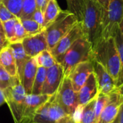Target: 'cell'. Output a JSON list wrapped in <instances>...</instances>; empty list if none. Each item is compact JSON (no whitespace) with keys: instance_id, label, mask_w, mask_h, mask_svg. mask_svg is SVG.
Returning a JSON list of instances; mask_svg holds the SVG:
<instances>
[{"instance_id":"obj_30","label":"cell","mask_w":123,"mask_h":123,"mask_svg":"<svg viewBox=\"0 0 123 123\" xmlns=\"http://www.w3.org/2000/svg\"><path fill=\"white\" fill-rule=\"evenodd\" d=\"M19 80V76H11L1 66H0V89L4 90L7 87L12 86ZM20 81V80H19Z\"/></svg>"},{"instance_id":"obj_8","label":"cell","mask_w":123,"mask_h":123,"mask_svg":"<svg viewBox=\"0 0 123 123\" xmlns=\"http://www.w3.org/2000/svg\"><path fill=\"white\" fill-rule=\"evenodd\" d=\"M55 94L35 112L31 123H55L67 114L55 100Z\"/></svg>"},{"instance_id":"obj_26","label":"cell","mask_w":123,"mask_h":123,"mask_svg":"<svg viewBox=\"0 0 123 123\" xmlns=\"http://www.w3.org/2000/svg\"><path fill=\"white\" fill-rule=\"evenodd\" d=\"M19 20L29 36L39 33L44 30L42 25L32 19H19Z\"/></svg>"},{"instance_id":"obj_18","label":"cell","mask_w":123,"mask_h":123,"mask_svg":"<svg viewBox=\"0 0 123 123\" xmlns=\"http://www.w3.org/2000/svg\"><path fill=\"white\" fill-rule=\"evenodd\" d=\"M0 66L12 77L19 76L11 47L9 45L0 50Z\"/></svg>"},{"instance_id":"obj_17","label":"cell","mask_w":123,"mask_h":123,"mask_svg":"<svg viewBox=\"0 0 123 123\" xmlns=\"http://www.w3.org/2000/svg\"><path fill=\"white\" fill-rule=\"evenodd\" d=\"M37 68L38 66L35 58H30L27 61L24 67L22 75L20 79V82L23 86L27 95L32 93V86L37 74Z\"/></svg>"},{"instance_id":"obj_6","label":"cell","mask_w":123,"mask_h":123,"mask_svg":"<svg viewBox=\"0 0 123 123\" xmlns=\"http://www.w3.org/2000/svg\"><path fill=\"white\" fill-rule=\"evenodd\" d=\"M55 98L67 115H72L75 117L79 107L78 92L74 90L72 83L68 76L63 77L55 93Z\"/></svg>"},{"instance_id":"obj_28","label":"cell","mask_w":123,"mask_h":123,"mask_svg":"<svg viewBox=\"0 0 123 123\" xmlns=\"http://www.w3.org/2000/svg\"><path fill=\"white\" fill-rule=\"evenodd\" d=\"M37 9L35 0H23L22 10L19 19H32Z\"/></svg>"},{"instance_id":"obj_13","label":"cell","mask_w":123,"mask_h":123,"mask_svg":"<svg viewBox=\"0 0 123 123\" xmlns=\"http://www.w3.org/2000/svg\"><path fill=\"white\" fill-rule=\"evenodd\" d=\"M51 96L47 94H27L25 98L22 119L20 123H31L36 111L45 103Z\"/></svg>"},{"instance_id":"obj_37","label":"cell","mask_w":123,"mask_h":123,"mask_svg":"<svg viewBox=\"0 0 123 123\" xmlns=\"http://www.w3.org/2000/svg\"><path fill=\"white\" fill-rule=\"evenodd\" d=\"M9 45V43L8 40L6 39L5 35L4 33L0 32V50Z\"/></svg>"},{"instance_id":"obj_32","label":"cell","mask_w":123,"mask_h":123,"mask_svg":"<svg viewBox=\"0 0 123 123\" xmlns=\"http://www.w3.org/2000/svg\"><path fill=\"white\" fill-rule=\"evenodd\" d=\"M17 17L11 19L9 20H7L6 22H2L3 23V27H4V35L8 40L9 43V40L14 37V26L15 23L17 20Z\"/></svg>"},{"instance_id":"obj_24","label":"cell","mask_w":123,"mask_h":123,"mask_svg":"<svg viewBox=\"0 0 123 123\" xmlns=\"http://www.w3.org/2000/svg\"><path fill=\"white\" fill-rule=\"evenodd\" d=\"M46 71H47L46 68L38 66L31 94H36V95L42 94V90L46 76Z\"/></svg>"},{"instance_id":"obj_29","label":"cell","mask_w":123,"mask_h":123,"mask_svg":"<svg viewBox=\"0 0 123 123\" xmlns=\"http://www.w3.org/2000/svg\"><path fill=\"white\" fill-rule=\"evenodd\" d=\"M29 35L25 31L24 27L22 26L19 19L18 18L14 26V37L9 40V44L11 43H22V41Z\"/></svg>"},{"instance_id":"obj_12","label":"cell","mask_w":123,"mask_h":123,"mask_svg":"<svg viewBox=\"0 0 123 123\" xmlns=\"http://www.w3.org/2000/svg\"><path fill=\"white\" fill-rule=\"evenodd\" d=\"M22 44L26 54L30 58L35 57L43 50H49L45 30L25 37L22 41Z\"/></svg>"},{"instance_id":"obj_4","label":"cell","mask_w":123,"mask_h":123,"mask_svg":"<svg viewBox=\"0 0 123 123\" xmlns=\"http://www.w3.org/2000/svg\"><path fill=\"white\" fill-rule=\"evenodd\" d=\"M78 22L79 20L77 17L68 10L60 12L57 18L45 30L50 51Z\"/></svg>"},{"instance_id":"obj_41","label":"cell","mask_w":123,"mask_h":123,"mask_svg":"<svg viewBox=\"0 0 123 123\" xmlns=\"http://www.w3.org/2000/svg\"><path fill=\"white\" fill-rule=\"evenodd\" d=\"M119 30H120V35L122 36V37L123 38V18L122 19L120 25H119Z\"/></svg>"},{"instance_id":"obj_20","label":"cell","mask_w":123,"mask_h":123,"mask_svg":"<svg viewBox=\"0 0 123 123\" xmlns=\"http://www.w3.org/2000/svg\"><path fill=\"white\" fill-rule=\"evenodd\" d=\"M97 98V97H96ZM96 98L82 107H79L77 112H79L78 123H97L95 112Z\"/></svg>"},{"instance_id":"obj_31","label":"cell","mask_w":123,"mask_h":123,"mask_svg":"<svg viewBox=\"0 0 123 123\" xmlns=\"http://www.w3.org/2000/svg\"><path fill=\"white\" fill-rule=\"evenodd\" d=\"M109 100H110L109 94H103L99 92L96 98V105H95V112H96V117L97 121L99 120L101 112L106 107V105L108 104Z\"/></svg>"},{"instance_id":"obj_16","label":"cell","mask_w":123,"mask_h":123,"mask_svg":"<svg viewBox=\"0 0 123 123\" xmlns=\"http://www.w3.org/2000/svg\"><path fill=\"white\" fill-rule=\"evenodd\" d=\"M99 94L98 86L94 73L91 74L84 84L78 92L79 107H82L95 99Z\"/></svg>"},{"instance_id":"obj_19","label":"cell","mask_w":123,"mask_h":123,"mask_svg":"<svg viewBox=\"0 0 123 123\" xmlns=\"http://www.w3.org/2000/svg\"><path fill=\"white\" fill-rule=\"evenodd\" d=\"M9 46L12 48L13 55L15 60L17 68V74L19 78V80L22 75V71L24 69V67L27 63V61L30 58V56H28L22 46V43H11L9 44Z\"/></svg>"},{"instance_id":"obj_23","label":"cell","mask_w":123,"mask_h":123,"mask_svg":"<svg viewBox=\"0 0 123 123\" xmlns=\"http://www.w3.org/2000/svg\"><path fill=\"white\" fill-rule=\"evenodd\" d=\"M34 58L38 66L45 68L46 69L52 67L57 63L55 58L53 57L50 51L48 50H45L40 52Z\"/></svg>"},{"instance_id":"obj_42","label":"cell","mask_w":123,"mask_h":123,"mask_svg":"<svg viewBox=\"0 0 123 123\" xmlns=\"http://www.w3.org/2000/svg\"><path fill=\"white\" fill-rule=\"evenodd\" d=\"M0 32L4 33V27H3V23L0 20Z\"/></svg>"},{"instance_id":"obj_5","label":"cell","mask_w":123,"mask_h":123,"mask_svg":"<svg viewBox=\"0 0 123 123\" xmlns=\"http://www.w3.org/2000/svg\"><path fill=\"white\" fill-rule=\"evenodd\" d=\"M5 102L12 115L14 123H20L22 119L23 108L27 94L20 81L3 90Z\"/></svg>"},{"instance_id":"obj_21","label":"cell","mask_w":123,"mask_h":123,"mask_svg":"<svg viewBox=\"0 0 123 123\" xmlns=\"http://www.w3.org/2000/svg\"><path fill=\"white\" fill-rule=\"evenodd\" d=\"M61 11L62 9L60 8L56 0H49L47 7L44 12V30H45L57 18Z\"/></svg>"},{"instance_id":"obj_39","label":"cell","mask_w":123,"mask_h":123,"mask_svg":"<svg viewBox=\"0 0 123 123\" xmlns=\"http://www.w3.org/2000/svg\"><path fill=\"white\" fill-rule=\"evenodd\" d=\"M103 8H105V9H107L108 7V5L110 4V0H96Z\"/></svg>"},{"instance_id":"obj_15","label":"cell","mask_w":123,"mask_h":123,"mask_svg":"<svg viewBox=\"0 0 123 123\" xmlns=\"http://www.w3.org/2000/svg\"><path fill=\"white\" fill-rule=\"evenodd\" d=\"M94 74L95 76L99 92L110 94L116 88V82L107 72V71L97 61L93 60Z\"/></svg>"},{"instance_id":"obj_1","label":"cell","mask_w":123,"mask_h":123,"mask_svg":"<svg viewBox=\"0 0 123 123\" xmlns=\"http://www.w3.org/2000/svg\"><path fill=\"white\" fill-rule=\"evenodd\" d=\"M105 9L96 0H86L81 21L84 36L92 48L101 40Z\"/></svg>"},{"instance_id":"obj_40","label":"cell","mask_w":123,"mask_h":123,"mask_svg":"<svg viewBox=\"0 0 123 123\" xmlns=\"http://www.w3.org/2000/svg\"><path fill=\"white\" fill-rule=\"evenodd\" d=\"M4 103H5V98L4 95L3 90L0 89V106H1Z\"/></svg>"},{"instance_id":"obj_2","label":"cell","mask_w":123,"mask_h":123,"mask_svg":"<svg viewBox=\"0 0 123 123\" xmlns=\"http://www.w3.org/2000/svg\"><path fill=\"white\" fill-rule=\"evenodd\" d=\"M94 60L99 63L117 82L120 61L114 37L101 40L93 47Z\"/></svg>"},{"instance_id":"obj_7","label":"cell","mask_w":123,"mask_h":123,"mask_svg":"<svg viewBox=\"0 0 123 123\" xmlns=\"http://www.w3.org/2000/svg\"><path fill=\"white\" fill-rule=\"evenodd\" d=\"M123 18V0H110L105 9L102 38L114 37Z\"/></svg>"},{"instance_id":"obj_25","label":"cell","mask_w":123,"mask_h":123,"mask_svg":"<svg viewBox=\"0 0 123 123\" xmlns=\"http://www.w3.org/2000/svg\"><path fill=\"white\" fill-rule=\"evenodd\" d=\"M86 1V0H66L68 6L67 10L75 14L79 21L82 19Z\"/></svg>"},{"instance_id":"obj_36","label":"cell","mask_w":123,"mask_h":123,"mask_svg":"<svg viewBox=\"0 0 123 123\" xmlns=\"http://www.w3.org/2000/svg\"><path fill=\"white\" fill-rule=\"evenodd\" d=\"M35 1H36V4H37V8L41 9L44 14V12L47 7L49 0H35Z\"/></svg>"},{"instance_id":"obj_38","label":"cell","mask_w":123,"mask_h":123,"mask_svg":"<svg viewBox=\"0 0 123 123\" xmlns=\"http://www.w3.org/2000/svg\"><path fill=\"white\" fill-rule=\"evenodd\" d=\"M117 120H118V123H123V102L120 108V110H119V113L117 115Z\"/></svg>"},{"instance_id":"obj_33","label":"cell","mask_w":123,"mask_h":123,"mask_svg":"<svg viewBox=\"0 0 123 123\" xmlns=\"http://www.w3.org/2000/svg\"><path fill=\"white\" fill-rule=\"evenodd\" d=\"M15 17H16L13 14H12L9 10L0 1V20L4 22Z\"/></svg>"},{"instance_id":"obj_10","label":"cell","mask_w":123,"mask_h":123,"mask_svg":"<svg viewBox=\"0 0 123 123\" xmlns=\"http://www.w3.org/2000/svg\"><path fill=\"white\" fill-rule=\"evenodd\" d=\"M109 94V102L101 112L97 123H112L117 118L123 102V85L116 87Z\"/></svg>"},{"instance_id":"obj_3","label":"cell","mask_w":123,"mask_h":123,"mask_svg":"<svg viewBox=\"0 0 123 123\" xmlns=\"http://www.w3.org/2000/svg\"><path fill=\"white\" fill-rule=\"evenodd\" d=\"M93 48L84 36L79 38L63 55L60 64L63 68L64 76H68L73 68L84 61H92Z\"/></svg>"},{"instance_id":"obj_43","label":"cell","mask_w":123,"mask_h":123,"mask_svg":"<svg viewBox=\"0 0 123 123\" xmlns=\"http://www.w3.org/2000/svg\"><path fill=\"white\" fill-rule=\"evenodd\" d=\"M112 123H118V120H117V118H116V119H115V120H114V121H113Z\"/></svg>"},{"instance_id":"obj_11","label":"cell","mask_w":123,"mask_h":123,"mask_svg":"<svg viewBox=\"0 0 123 123\" xmlns=\"http://www.w3.org/2000/svg\"><path fill=\"white\" fill-rule=\"evenodd\" d=\"M63 77V68L60 63H56L52 67L47 68L46 76L43 87L42 94L50 96L55 94Z\"/></svg>"},{"instance_id":"obj_35","label":"cell","mask_w":123,"mask_h":123,"mask_svg":"<svg viewBox=\"0 0 123 123\" xmlns=\"http://www.w3.org/2000/svg\"><path fill=\"white\" fill-rule=\"evenodd\" d=\"M55 123H78L76 118L72 116V115H66L65 116H63V117H61V119H59Z\"/></svg>"},{"instance_id":"obj_14","label":"cell","mask_w":123,"mask_h":123,"mask_svg":"<svg viewBox=\"0 0 123 123\" xmlns=\"http://www.w3.org/2000/svg\"><path fill=\"white\" fill-rule=\"evenodd\" d=\"M94 72L92 61H84L76 65L68 77L70 79L74 90L78 92L84 84L91 74Z\"/></svg>"},{"instance_id":"obj_27","label":"cell","mask_w":123,"mask_h":123,"mask_svg":"<svg viewBox=\"0 0 123 123\" xmlns=\"http://www.w3.org/2000/svg\"><path fill=\"white\" fill-rule=\"evenodd\" d=\"M16 17L19 18L22 10L23 0H0Z\"/></svg>"},{"instance_id":"obj_9","label":"cell","mask_w":123,"mask_h":123,"mask_svg":"<svg viewBox=\"0 0 123 123\" xmlns=\"http://www.w3.org/2000/svg\"><path fill=\"white\" fill-rule=\"evenodd\" d=\"M84 36L81 21L78 22L53 47L50 53L57 63H60L64 53L79 38Z\"/></svg>"},{"instance_id":"obj_22","label":"cell","mask_w":123,"mask_h":123,"mask_svg":"<svg viewBox=\"0 0 123 123\" xmlns=\"http://www.w3.org/2000/svg\"><path fill=\"white\" fill-rule=\"evenodd\" d=\"M115 42L117 47V50L119 54L120 57V73L118 76L117 81L116 82V87H119L123 85V38L122 37L120 30L116 32L115 37Z\"/></svg>"},{"instance_id":"obj_34","label":"cell","mask_w":123,"mask_h":123,"mask_svg":"<svg viewBox=\"0 0 123 123\" xmlns=\"http://www.w3.org/2000/svg\"><path fill=\"white\" fill-rule=\"evenodd\" d=\"M32 19L35 20V22H37L38 24H40V25L43 26V22H44V14L43 12H42L41 9L37 8L36 10L35 11L33 15H32Z\"/></svg>"}]
</instances>
